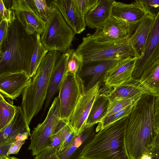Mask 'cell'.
<instances>
[{"label":"cell","instance_id":"obj_29","mask_svg":"<svg viewBox=\"0 0 159 159\" xmlns=\"http://www.w3.org/2000/svg\"><path fill=\"white\" fill-rule=\"evenodd\" d=\"M131 99L116 98L110 101L107 112L106 116H109L119 111L135 102Z\"/></svg>","mask_w":159,"mask_h":159},{"label":"cell","instance_id":"obj_32","mask_svg":"<svg viewBox=\"0 0 159 159\" xmlns=\"http://www.w3.org/2000/svg\"><path fill=\"white\" fill-rule=\"evenodd\" d=\"M36 10L40 16L46 21L55 6L52 3L48 5L45 0H33Z\"/></svg>","mask_w":159,"mask_h":159},{"label":"cell","instance_id":"obj_5","mask_svg":"<svg viewBox=\"0 0 159 159\" xmlns=\"http://www.w3.org/2000/svg\"><path fill=\"white\" fill-rule=\"evenodd\" d=\"M128 39L116 42H99L89 34L83 38L75 50L81 55L83 63L120 60L135 57Z\"/></svg>","mask_w":159,"mask_h":159},{"label":"cell","instance_id":"obj_7","mask_svg":"<svg viewBox=\"0 0 159 159\" xmlns=\"http://www.w3.org/2000/svg\"><path fill=\"white\" fill-rule=\"evenodd\" d=\"M60 103L58 95L53 101L43 121L32 131L28 149L35 156L49 148L51 136L61 120Z\"/></svg>","mask_w":159,"mask_h":159},{"label":"cell","instance_id":"obj_27","mask_svg":"<svg viewBox=\"0 0 159 159\" xmlns=\"http://www.w3.org/2000/svg\"><path fill=\"white\" fill-rule=\"evenodd\" d=\"M36 45L30 65V76L31 78L35 74L39 66L48 52L41 43L40 35L36 33Z\"/></svg>","mask_w":159,"mask_h":159},{"label":"cell","instance_id":"obj_22","mask_svg":"<svg viewBox=\"0 0 159 159\" xmlns=\"http://www.w3.org/2000/svg\"><path fill=\"white\" fill-rule=\"evenodd\" d=\"M27 132L31 136L30 127L26 122L20 106H18L13 119L3 129L0 130V143L9 140L15 141L20 134Z\"/></svg>","mask_w":159,"mask_h":159},{"label":"cell","instance_id":"obj_44","mask_svg":"<svg viewBox=\"0 0 159 159\" xmlns=\"http://www.w3.org/2000/svg\"><path fill=\"white\" fill-rule=\"evenodd\" d=\"M0 159H20L17 158L15 157H10L9 156H8L7 157H3L2 158H0Z\"/></svg>","mask_w":159,"mask_h":159},{"label":"cell","instance_id":"obj_35","mask_svg":"<svg viewBox=\"0 0 159 159\" xmlns=\"http://www.w3.org/2000/svg\"><path fill=\"white\" fill-rule=\"evenodd\" d=\"M30 135L26 132L18 135L15 139L7 153L8 156L18 153L22 145L25 143Z\"/></svg>","mask_w":159,"mask_h":159},{"label":"cell","instance_id":"obj_36","mask_svg":"<svg viewBox=\"0 0 159 159\" xmlns=\"http://www.w3.org/2000/svg\"><path fill=\"white\" fill-rule=\"evenodd\" d=\"M9 23L6 20L0 22V49L8 41L9 38Z\"/></svg>","mask_w":159,"mask_h":159},{"label":"cell","instance_id":"obj_38","mask_svg":"<svg viewBox=\"0 0 159 159\" xmlns=\"http://www.w3.org/2000/svg\"><path fill=\"white\" fill-rule=\"evenodd\" d=\"M57 150L53 148H49L35 156L34 159H60Z\"/></svg>","mask_w":159,"mask_h":159},{"label":"cell","instance_id":"obj_19","mask_svg":"<svg viewBox=\"0 0 159 159\" xmlns=\"http://www.w3.org/2000/svg\"><path fill=\"white\" fill-rule=\"evenodd\" d=\"M75 49H69L62 53L53 69L45 101L44 112L50 104L54 96L59 91L67 72L68 60Z\"/></svg>","mask_w":159,"mask_h":159},{"label":"cell","instance_id":"obj_18","mask_svg":"<svg viewBox=\"0 0 159 159\" xmlns=\"http://www.w3.org/2000/svg\"><path fill=\"white\" fill-rule=\"evenodd\" d=\"M58 9L65 21L76 34H80L86 26L84 17L81 16L76 8L74 0H55L51 2Z\"/></svg>","mask_w":159,"mask_h":159},{"label":"cell","instance_id":"obj_24","mask_svg":"<svg viewBox=\"0 0 159 159\" xmlns=\"http://www.w3.org/2000/svg\"><path fill=\"white\" fill-rule=\"evenodd\" d=\"M110 102L108 97L99 92L93 104L88 117L86 127L95 125L102 121L107 115Z\"/></svg>","mask_w":159,"mask_h":159},{"label":"cell","instance_id":"obj_13","mask_svg":"<svg viewBox=\"0 0 159 159\" xmlns=\"http://www.w3.org/2000/svg\"><path fill=\"white\" fill-rule=\"evenodd\" d=\"M119 61L110 60L83 63L77 74L84 83L85 92L93 87L98 82L101 83L107 73Z\"/></svg>","mask_w":159,"mask_h":159},{"label":"cell","instance_id":"obj_42","mask_svg":"<svg viewBox=\"0 0 159 159\" xmlns=\"http://www.w3.org/2000/svg\"><path fill=\"white\" fill-rule=\"evenodd\" d=\"M158 145H159V132L156 135L153 141L148 146V152L152 148Z\"/></svg>","mask_w":159,"mask_h":159},{"label":"cell","instance_id":"obj_4","mask_svg":"<svg viewBox=\"0 0 159 159\" xmlns=\"http://www.w3.org/2000/svg\"><path fill=\"white\" fill-rule=\"evenodd\" d=\"M62 54L58 51L48 52L22 93L20 106L29 126L46 101L53 69Z\"/></svg>","mask_w":159,"mask_h":159},{"label":"cell","instance_id":"obj_34","mask_svg":"<svg viewBox=\"0 0 159 159\" xmlns=\"http://www.w3.org/2000/svg\"><path fill=\"white\" fill-rule=\"evenodd\" d=\"M0 21L6 20L10 26L16 19L14 11L11 8L6 7L2 0H0Z\"/></svg>","mask_w":159,"mask_h":159},{"label":"cell","instance_id":"obj_41","mask_svg":"<svg viewBox=\"0 0 159 159\" xmlns=\"http://www.w3.org/2000/svg\"><path fill=\"white\" fill-rule=\"evenodd\" d=\"M154 96V107L155 115L159 114V94Z\"/></svg>","mask_w":159,"mask_h":159},{"label":"cell","instance_id":"obj_10","mask_svg":"<svg viewBox=\"0 0 159 159\" xmlns=\"http://www.w3.org/2000/svg\"><path fill=\"white\" fill-rule=\"evenodd\" d=\"M138 24L111 16L90 35L93 39L99 42H116L127 40L133 34Z\"/></svg>","mask_w":159,"mask_h":159},{"label":"cell","instance_id":"obj_16","mask_svg":"<svg viewBox=\"0 0 159 159\" xmlns=\"http://www.w3.org/2000/svg\"><path fill=\"white\" fill-rule=\"evenodd\" d=\"M136 57H129L120 60L105 75L103 82L109 87L119 86L132 79L136 60Z\"/></svg>","mask_w":159,"mask_h":159},{"label":"cell","instance_id":"obj_15","mask_svg":"<svg viewBox=\"0 0 159 159\" xmlns=\"http://www.w3.org/2000/svg\"><path fill=\"white\" fill-rule=\"evenodd\" d=\"M99 92L106 95L110 101L116 98L131 99L136 101L143 94L149 93L138 80L133 78L116 87L105 85L100 88Z\"/></svg>","mask_w":159,"mask_h":159},{"label":"cell","instance_id":"obj_14","mask_svg":"<svg viewBox=\"0 0 159 159\" xmlns=\"http://www.w3.org/2000/svg\"><path fill=\"white\" fill-rule=\"evenodd\" d=\"M31 77L24 72L0 73V92L4 98L12 100L22 94Z\"/></svg>","mask_w":159,"mask_h":159},{"label":"cell","instance_id":"obj_33","mask_svg":"<svg viewBox=\"0 0 159 159\" xmlns=\"http://www.w3.org/2000/svg\"><path fill=\"white\" fill-rule=\"evenodd\" d=\"M77 11L82 16L85 15L97 4L98 0H74Z\"/></svg>","mask_w":159,"mask_h":159},{"label":"cell","instance_id":"obj_39","mask_svg":"<svg viewBox=\"0 0 159 159\" xmlns=\"http://www.w3.org/2000/svg\"><path fill=\"white\" fill-rule=\"evenodd\" d=\"M14 141L9 140L0 143V158L8 156V152Z\"/></svg>","mask_w":159,"mask_h":159},{"label":"cell","instance_id":"obj_20","mask_svg":"<svg viewBox=\"0 0 159 159\" xmlns=\"http://www.w3.org/2000/svg\"><path fill=\"white\" fill-rule=\"evenodd\" d=\"M115 1L98 0L96 5L84 16L86 26L97 29L105 23L111 17L112 8Z\"/></svg>","mask_w":159,"mask_h":159},{"label":"cell","instance_id":"obj_30","mask_svg":"<svg viewBox=\"0 0 159 159\" xmlns=\"http://www.w3.org/2000/svg\"><path fill=\"white\" fill-rule=\"evenodd\" d=\"M82 63L83 60L81 55L75 50L68 60L67 64V72L77 74Z\"/></svg>","mask_w":159,"mask_h":159},{"label":"cell","instance_id":"obj_21","mask_svg":"<svg viewBox=\"0 0 159 159\" xmlns=\"http://www.w3.org/2000/svg\"><path fill=\"white\" fill-rule=\"evenodd\" d=\"M146 13L135 1L129 4L115 1L112 8L111 16L130 23L138 24Z\"/></svg>","mask_w":159,"mask_h":159},{"label":"cell","instance_id":"obj_23","mask_svg":"<svg viewBox=\"0 0 159 159\" xmlns=\"http://www.w3.org/2000/svg\"><path fill=\"white\" fill-rule=\"evenodd\" d=\"M138 80L149 93L159 94V57L145 69Z\"/></svg>","mask_w":159,"mask_h":159},{"label":"cell","instance_id":"obj_11","mask_svg":"<svg viewBox=\"0 0 159 159\" xmlns=\"http://www.w3.org/2000/svg\"><path fill=\"white\" fill-rule=\"evenodd\" d=\"M101 83L98 82L85 91L79 100L70 120L76 135L79 136L84 131L93 104L99 93Z\"/></svg>","mask_w":159,"mask_h":159},{"label":"cell","instance_id":"obj_43","mask_svg":"<svg viewBox=\"0 0 159 159\" xmlns=\"http://www.w3.org/2000/svg\"><path fill=\"white\" fill-rule=\"evenodd\" d=\"M154 126L156 134L159 132V114L155 115Z\"/></svg>","mask_w":159,"mask_h":159},{"label":"cell","instance_id":"obj_1","mask_svg":"<svg viewBox=\"0 0 159 159\" xmlns=\"http://www.w3.org/2000/svg\"><path fill=\"white\" fill-rule=\"evenodd\" d=\"M154 96L146 93L136 100L129 115L124 137L129 159H144L156 133L154 126Z\"/></svg>","mask_w":159,"mask_h":159},{"label":"cell","instance_id":"obj_3","mask_svg":"<svg viewBox=\"0 0 159 159\" xmlns=\"http://www.w3.org/2000/svg\"><path fill=\"white\" fill-rule=\"evenodd\" d=\"M128 116L101 129L84 146L78 159H129L124 143Z\"/></svg>","mask_w":159,"mask_h":159},{"label":"cell","instance_id":"obj_8","mask_svg":"<svg viewBox=\"0 0 159 159\" xmlns=\"http://www.w3.org/2000/svg\"><path fill=\"white\" fill-rule=\"evenodd\" d=\"M59 92L61 120L70 121L79 100L85 92L84 83L78 75L67 72Z\"/></svg>","mask_w":159,"mask_h":159},{"label":"cell","instance_id":"obj_31","mask_svg":"<svg viewBox=\"0 0 159 159\" xmlns=\"http://www.w3.org/2000/svg\"><path fill=\"white\" fill-rule=\"evenodd\" d=\"M147 13H148L155 18L159 13V0H136Z\"/></svg>","mask_w":159,"mask_h":159},{"label":"cell","instance_id":"obj_9","mask_svg":"<svg viewBox=\"0 0 159 159\" xmlns=\"http://www.w3.org/2000/svg\"><path fill=\"white\" fill-rule=\"evenodd\" d=\"M11 8L14 11L16 18L28 34H42L46 21L40 16L33 0H13Z\"/></svg>","mask_w":159,"mask_h":159},{"label":"cell","instance_id":"obj_25","mask_svg":"<svg viewBox=\"0 0 159 159\" xmlns=\"http://www.w3.org/2000/svg\"><path fill=\"white\" fill-rule=\"evenodd\" d=\"M60 123L61 143L57 153L72 146L78 137L75 133L69 121L61 120Z\"/></svg>","mask_w":159,"mask_h":159},{"label":"cell","instance_id":"obj_12","mask_svg":"<svg viewBox=\"0 0 159 159\" xmlns=\"http://www.w3.org/2000/svg\"><path fill=\"white\" fill-rule=\"evenodd\" d=\"M159 57V13L154 18L143 55L136 60L133 79L138 80L145 69Z\"/></svg>","mask_w":159,"mask_h":159},{"label":"cell","instance_id":"obj_6","mask_svg":"<svg viewBox=\"0 0 159 159\" xmlns=\"http://www.w3.org/2000/svg\"><path fill=\"white\" fill-rule=\"evenodd\" d=\"M54 6L46 21L45 29L40 35V41L48 52L56 50L63 53L70 49L75 34Z\"/></svg>","mask_w":159,"mask_h":159},{"label":"cell","instance_id":"obj_28","mask_svg":"<svg viewBox=\"0 0 159 159\" xmlns=\"http://www.w3.org/2000/svg\"><path fill=\"white\" fill-rule=\"evenodd\" d=\"M134 102L132 104L119 111L110 116H106L101 122L98 123L96 129V131L98 132L109 125L125 116H128L132 110Z\"/></svg>","mask_w":159,"mask_h":159},{"label":"cell","instance_id":"obj_40","mask_svg":"<svg viewBox=\"0 0 159 159\" xmlns=\"http://www.w3.org/2000/svg\"><path fill=\"white\" fill-rule=\"evenodd\" d=\"M147 157L151 159H159V145L152 148L149 151Z\"/></svg>","mask_w":159,"mask_h":159},{"label":"cell","instance_id":"obj_26","mask_svg":"<svg viewBox=\"0 0 159 159\" xmlns=\"http://www.w3.org/2000/svg\"><path fill=\"white\" fill-rule=\"evenodd\" d=\"M18 106L8 102L0 94V130L7 125L15 116Z\"/></svg>","mask_w":159,"mask_h":159},{"label":"cell","instance_id":"obj_17","mask_svg":"<svg viewBox=\"0 0 159 159\" xmlns=\"http://www.w3.org/2000/svg\"><path fill=\"white\" fill-rule=\"evenodd\" d=\"M154 18L147 13L138 24L129 39V43L138 59L143 56Z\"/></svg>","mask_w":159,"mask_h":159},{"label":"cell","instance_id":"obj_2","mask_svg":"<svg viewBox=\"0 0 159 159\" xmlns=\"http://www.w3.org/2000/svg\"><path fill=\"white\" fill-rule=\"evenodd\" d=\"M34 34H28L18 20H14L9 28V40L0 49V73L24 72L30 76L36 43Z\"/></svg>","mask_w":159,"mask_h":159},{"label":"cell","instance_id":"obj_37","mask_svg":"<svg viewBox=\"0 0 159 159\" xmlns=\"http://www.w3.org/2000/svg\"><path fill=\"white\" fill-rule=\"evenodd\" d=\"M60 127L61 125L59 122L54 133L51 137L49 147V148L55 149L57 152L59 150L61 143Z\"/></svg>","mask_w":159,"mask_h":159}]
</instances>
